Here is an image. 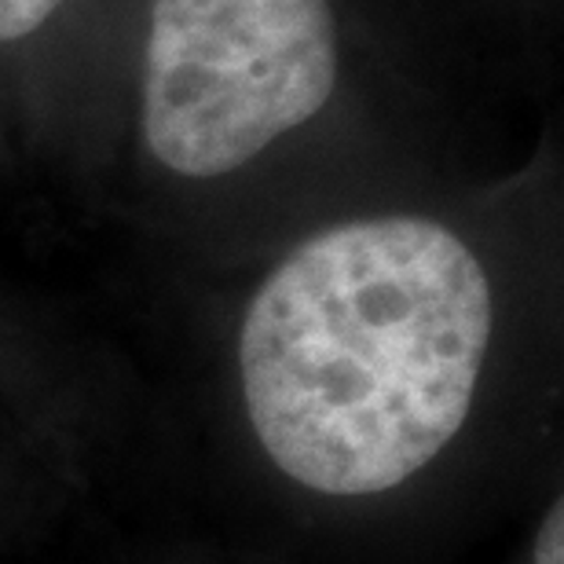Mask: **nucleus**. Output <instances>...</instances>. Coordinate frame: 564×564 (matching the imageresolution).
I'll return each mask as SVG.
<instances>
[{
	"mask_svg": "<svg viewBox=\"0 0 564 564\" xmlns=\"http://www.w3.org/2000/svg\"><path fill=\"white\" fill-rule=\"evenodd\" d=\"M491 282L425 217L312 235L250 301L239 341L253 433L323 495H378L451 444L491 345Z\"/></svg>",
	"mask_w": 564,
	"mask_h": 564,
	"instance_id": "obj_1",
	"label": "nucleus"
},
{
	"mask_svg": "<svg viewBox=\"0 0 564 564\" xmlns=\"http://www.w3.org/2000/svg\"><path fill=\"white\" fill-rule=\"evenodd\" d=\"M63 0H0V41H19L41 30V22Z\"/></svg>",
	"mask_w": 564,
	"mask_h": 564,
	"instance_id": "obj_3",
	"label": "nucleus"
},
{
	"mask_svg": "<svg viewBox=\"0 0 564 564\" xmlns=\"http://www.w3.org/2000/svg\"><path fill=\"white\" fill-rule=\"evenodd\" d=\"M337 88L330 0H154L143 137L180 176H224L312 121Z\"/></svg>",
	"mask_w": 564,
	"mask_h": 564,
	"instance_id": "obj_2",
	"label": "nucleus"
},
{
	"mask_svg": "<svg viewBox=\"0 0 564 564\" xmlns=\"http://www.w3.org/2000/svg\"><path fill=\"white\" fill-rule=\"evenodd\" d=\"M564 510L561 502L550 506V513L543 517L539 524V535H535V564H564L561 557V546H564Z\"/></svg>",
	"mask_w": 564,
	"mask_h": 564,
	"instance_id": "obj_4",
	"label": "nucleus"
}]
</instances>
